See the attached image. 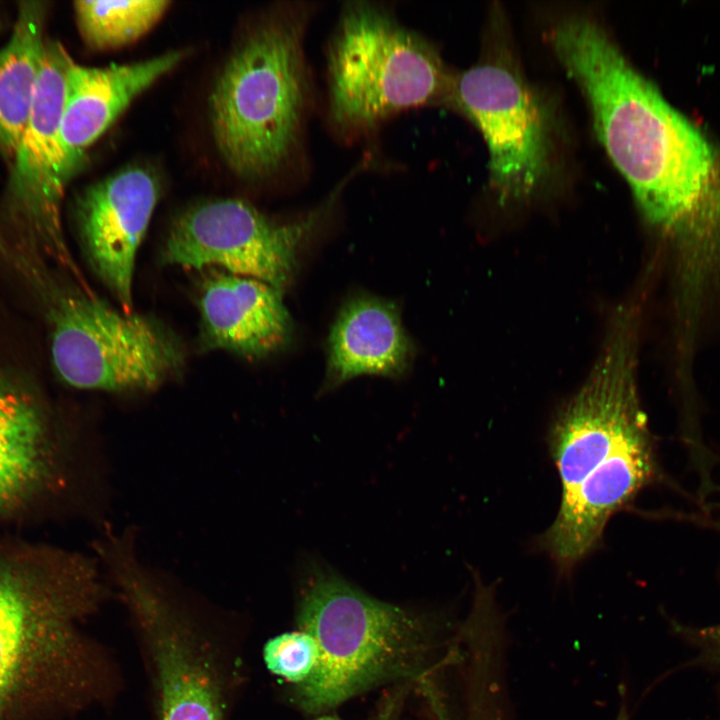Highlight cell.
<instances>
[{
  "label": "cell",
  "mask_w": 720,
  "mask_h": 720,
  "mask_svg": "<svg viewBox=\"0 0 720 720\" xmlns=\"http://www.w3.org/2000/svg\"><path fill=\"white\" fill-rule=\"evenodd\" d=\"M202 280L198 305L207 348L261 358L287 343L291 321L279 290L219 269H208Z\"/></svg>",
  "instance_id": "14"
},
{
  "label": "cell",
  "mask_w": 720,
  "mask_h": 720,
  "mask_svg": "<svg viewBox=\"0 0 720 720\" xmlns=\"http://www.w3.org/2000/svg\"><path fill=\"white\" fill-rule=\"evenodd\" d=\"M410 687V682H404L391 691L379 705L376 713L368 720H400L404 700ZM315 720H341L335 716H322Z\"/></svg>",
  "instance_id": "22"
},
{
  "label": "cell",
  "mask_w": 720,
  "mask_h": 720,
  "mask_svg": "<svg viewBox=\"0 0 720 720\" xmlns=\"http://www.w3.org/2000/svg\"><path fill=\"white\" fill-rule=\"evenodd\" d=\"M100 568L0 561V720H61L105 698L104 655L82 629L109 592Z\"/></svg>",
  "instance_id": "2"
},
{
  "label": "cell",
  "mask_w": 720,
  "mask_h": 720,
  "mask_svg": "<svg viewBox=\"0 0 720 720\" xmlns=\"http://www.w3.org/2000/svg\"><path fill=\"white\" fill-rule=\"evenodd\" d=\"M169 1H92L74 3L77 24L93 48L126 45L148 32L161 18Z\"/></svg>",
  "instance_id": "18"
},
{
  "label": "cell",
  "mask_w": 720,
  "mask_h": 720,
  "mask_svg": "<svg viewBox=\"0 0 720 720\" xmlns=\"http://www.w3.org/2000/svg\"><path fill=\"white\" fill-rule=\"evenodd\" d=\"M448 98L483 135L489 183L497 200L531 196L546 173L548 136L541 107L525 79L511 65L489 60L453 78Z\"/></svg>",
  "instance_id": "11"
},
{
  "label": "cell",
  "mask_w": 720,
  "mask_h": 720,
  "mask_svg": "<svg viewBox=\"0 0 720 720\" xmlns=\"http://www.w3.org/2000/svg\"><path fill=\"white\" fill-rule=\"evenodd\" d=\"M177 51L145 61L86 67L71 59L61 133L68 163L74 172L87 149L111 126L130 102L181 60Z\"/></svg>",
  "instance_id": "15"
},
{
  "label": "cell",
  "mask_w": 720,
  "mask_h": 720,
  "mask_svg": "<svg viewBox=\"0 0 720 720\" xmlns=\"http://www.w3.org/2000/svg\"><path fill=\"white\" fill-rule=\"evenodd\" d=\"M263 658L271 673L296 686L315 669L318 649L311 635L297 629L268 640L263 648Z\"/></svg>",
  "instance_id": "20"
},
{
  "label": "cell",
  "mask_w": 720,
  "mask_h": 720,
  "mask_svg": "<svg viewBox=\"0 0 720 720\" xmlns=\"http://www.w3.org/2000/svg\"><path fill=\"white\" fill-rule=\"evenodd\" d=\"M45 16L42 2L20 3L12 34L0 48V152L10 158L35 98L47 44Z\"/></svg>",
  "instance_id": "17"
},
{
  "label": "cell",
  "mask_w": 720,
  "mask_h": 720,
  "mask_svg": "<svg viewBox=\"0 0 720 720\" xmlns=\"http://www.w3.org/2000/svg\"><path fill=\"white\" fill-rule=\"evenodd\" d=\"M159 197L156 177L133 166L89 186L77 201V225L90 266L125 312L140 244Z\"/></svg>",
  "instance_id": "12"
},
{
  "label": "cell",
  "mask_w": 720,
  "mask_h": 720,
  "mask_svg": "<svg viewBox=\"0 0 720 720\" xmlns=\"http://www.w3.org/2000/svg\"><path fill=\"white\" fill-rule=\"evenodd\" d=\"M292 222L277 221L239 199L198 204L171 224L162 260L186 269H219L277 290L292 279L297 254L335 201Z\"/></svg>",
  "instance_id": "9"
},
{
  "label": "cell",
  "mask_w": 720,
  "mask_h": 720,
  "mask_svg": "<svg viewBox=\"0 0 720 720\" xmlns=\"http://www.w3.org/2000/svg\"><path fill=\"white\" fill-rule=\"evenodd\" d=\"M101 560L145 649L157 720H226L232 678L200 603L145 564L131 539L110 544Z\"/></svg>",
  "instance_id": "4"
},
{
  "label": "cell",
  "mask_w": 720,
  "mask_h": 720,
  "mask_svg": "<svg viewBox=\"0 0 720 720\" xmlns=\"http://www.w3.org/2000/svg\"><path fill=\"white\" fill-rule=\"evenodd\" d=\"M678 631L698 649L704 664L720 671V624L702 628L679 626Z\"/></svg>",
  "instance_id": "21"
},
{
  "label": "cell",
  "mask_w": 720,
  "mask_h": 720,
  "mask_svg": "<svg viewBox=\"0 0 720 720\" xmlns=\"http://www.w3.org/2000/svg\"><path fill=\"white\" fill-rule=\"evenodd\" d=\"M413 351L392 303L354 297L343 305L332 326L321 392L365 374L400 377L409 368Z\"/></svg>",
  "instance_id": "16"
},
{
  "label": "cell",
  "mask_w": 720,
  "mask_h": 720,
  "mask_svg": "<svg viewBox=\"0 0 720 720\" xmlns=\"http://www.w3.org/2000/svg\"><path fill=\"white\" fill-rule=\"evenodd\" d=\"M71 59L60 43L47 40L31 114L12 157L5 203L8 219L24 238L77 276L61 221L65 186L73 174L61 133Z\"/></svg>",
  "instance_id": "10"
},
{
  "label": "cell",
  "mask_w": 720,
  "mask_h": 720,
  "mask_svg": "<svg viewBox=\"0 0 720 720\" xmlns=\"http://www.w3.org/2000/svg\"><path fill=\"white\" fill-rule=\"evenodd\" d=\"M658 475L649 428L620 443L567 498L561 500L541 544L568 571L600 542L609 519L630 504Z\"/></svg>",
  "instance_id": "13"
},
{
  "label": "cell",
  "mask_w": 720,
  "mask_h": 720,
  "mask_svg": "<svg viewBox=\"0 0 720 720\" xmlns=\"http://www.w3.org/2000/svg\"><path fill=\"white\" fill-rule=\"evenodd\" d=\"M552 44L656 238L665 277L680 285L720 278V156L713 145L595 20L563 18Z\"/></svg>",
  "instance_id": "1"
},
{
  "label": "cell",
  "mask_w": 720,
  "mask_h": 720,
  "mask_svg": "<svg viewBox=\"0 0 720 720\" xmlns=\"http://www.w3.org/2000/svg\"><path fill=\"white\" fill-rule=\"evenodd\" d=\"M48 472V450L0 446V511L18 503Z\"/></svg>",
  "instance_id": "19"
},
{
  "label": "cell",
  "mask_w": 720,
  "mask_h": 720,
  "mask_svg": "<svg viewBox=\"0 0 720 720\" xmlns=\"http://www.w3.org/2000/svg\"><path fill=\"white\" fill-rule=\"evenodd\" d=\"M296 623L318 649L315 669L294 686L306 712L333 708L388 681L425 679L432 668L431 615L366 594L312 555L296 566Z\"/></svg>",
  "instance_id": "3"
},
{
  "label": "cell",
  "mask_w": 720,
  "mask_h": 720,
  "mask_svg": "<svg viewBox=\"0 0 720 720\" xmlns=\"http://www.w3.org/2000/svg\"><path fill=\"white\" fill-rule=\"evenodd\" d=\"M327 72L329 118L342 132L366 131L448 97L453 79L431 43L366 2L343 9Z\"/></svg>",
  "instance_id": "6"
},
{
  "label": "cell",
  "mask_w": 720,
  "mask_h": 720,
  "mask_svg": "<svg viewBox=\"0 0 720 720\" xmlns=\"http://www.w3.org/2000/svg\"><path fill=\"white\" fill-rule=\"evenodd\" d=\"M51 357L72 387L110 393L159 388L184 364V348L159 321L119 311L89 290L56 293Z\"/></svg>",
  "instance_id": "7"
},
{
  "label": "cell",
  "mask_w": 720,
  "mask_h": 720,
  "mask_svg": "<svg viewBox=\"0 0 720 720\" xmlns=\"http://www.w3.org/2000/svg\"><path fill=\"white\" fill-rule=\"evenodd\" d=\"M640 312L624 309L590 375L559 411L549 448L561 482V500L625 439L648 427L638 385Z\"/></svg>",
  "instance_id": "8"
},
{
  "label": "cell",
  "mask_w": 720,
  "mask_h": 720,
  "mask_svg": "<svg viewBox=\"0 0 720 720\" xmlns=\"http://www.w3.org/2000/svg\"><path fill=\"white\" fill-rule=\"evenodd\" d=\"M306 15L296 9L265 21L234 52L210 97L216 145L246 178L276 172L299 135L308 86L303 54Z\"/></svg>",
  "instance_id": "5"
}]
</instances>
